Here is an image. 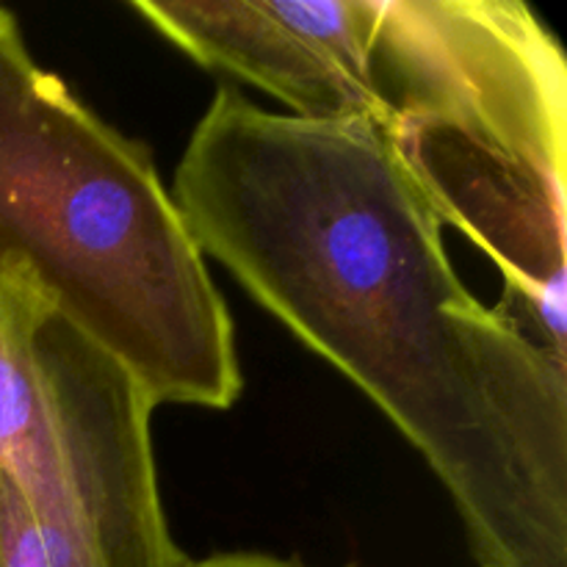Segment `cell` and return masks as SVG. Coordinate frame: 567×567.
<instances>
[{
    "mask_svg": "<svg viewBox=\"0 0 567 567\" xmlns=\"http://www.w3.org/2000/svg\"><path fill=\"white\" fill-rule=\"evenodd\" d=\"M0 266L114 360L150 408L230 410L236 327L147 150L28 53L0 9Z\"/></svg>",
    "mask_w": 567,
    "mask_h": 567,
    "instance_id": "2",
    "label": "cell"
},
{
    "mask_svg": "<svg viewBox=\"0 0 567 567\" xmlns=\"http://www.w3.org/2000/svg\"><path fill=\"white\" fill-rule=\"evenodd\" d=\"M181 567H308L286 559L266 557V554H214L205 559H183Z\"/></svg>",
    "mask_w": 567,
    "mask_h": 567,
    "instance_id": "6",
    "label": "cell"
},
{
    "mask_svg": "<svg viewBox=\"0 0 567 567\" xmlns=\"http://www.w3.org/2000/svg\"><path fill=\"white\" fill-rule=\"evenodd\" d=\"M172 199L199 252L424 457L480 567H567V363L465 288L382 127L219 89Z\"/></svg>",
    "mask_w": 567,
    "mask_h": 567,
    "instance_id": "1",
    "label": "cell"
},
{
    "mask_svg": "<svg viewBox=\"0 0 567 567\" xmlns=\"http://www.w3.org/2000/svg\"><path fill=\"white\" fill-rule=\"evenodd\" d=\"M131 9L199 66L264 89L291 116L385 131L374 61L385 0H133Z\"/></svg>",
    "mask_w": 567,
    "mask_h": 567,
    "instance_id": "5",
    "label": "cell"
},
{
    "mask_svg": "<svg viewBox=\"0 0 567 567\" xmlns=\"http://www.w3.org/2000/svg\"><path fill=\"white\" fill-rule=\"evenodd\" d=\"M393 155L441 225L502 271L498 310L567 363V61L520 0H385Z\"/></svg>",
    "mask_w": 567,
    "mask_h": 567,
    "instance_id": "3",
    "label": "cell"
},
{
    "mask_svg": "<svg viewBox=\"0 0 567 567\" xmlns=\"http://www.w3.org/2000/svg\"><path fill=\"white\" fill-rule=\"evenodd\" d=\"M42 402L0 446L50 567H181L136 382L50 316L37 338Z\"/></svg>",
    "mask_w": 567,
    "mask_h": 567,
    "instance_id": "4",
    "label": "cell"
}]
</instances>
